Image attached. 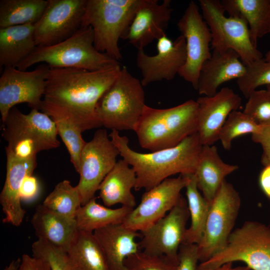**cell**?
I'll list each match as a JSON object with an SVG mask.
<instances>
[{"label": "cell", "instance_id": "6da1fadb", "mask_svg": "<svg viewBox=\"0 0 270 270\" xmlns=\"http://www.w3.org/2000/svg\"><path fill=\"white\" fill-rule=\"evenodd\" d=\"M120 70V64L97 70L50 68L40 110L70 120L82 132L102 126L96 107Z\"/></svg>", "mask_w": 270, "mask_h": 270}, {"label": "cell", "instance_id": "7a4b0ae2", "mask_svg": "<svg viewBox=\"0 0 270 270\" xmlns=\"http://www.w3.org/2000/svg\"><path fill=\"white\" fill-rule=\"evenodd\" d=\"M120 156L132 166L136 176V190H148L170 176L194 173L203 145L198 132L189 136L178 146L150 153L132 150L128 140L119 132L112 130L109 135Z\"/></svg>", "mask_w": 270, "mask_h": 270}, {"label": "cell", "instance_id": "3957f363", "mask_svg": "<svg viewBox=\"0 0 270 270\" xmlns=\"http://www.w3.org/2000/svg\"><path fill=\"white\" fill-rule=\"evenodd\" d=\"M198 108L193 100L164 109L146 105L134 130L140 146L158 151L176 146L197 133Z\"/></svg>", "mask_w": 270, "mask_h": 270}, {"label": "cell", "instance_id": "277c9868", "mask_svg": "<svg viewBox=\"0 0 270 270\" xmlns=\"http://www.w3.org/2000/svg\"><path fill=\"white\" fill-rule=\"evenodd\" d=\"M44 62L50 68L97 70L119 64L118 61L98 52L94 45L92 29L82 26L68 38L48 46H36L16 68L26 70Z\"/></svg>", "mask_w": 270, "mask_h": 270}, {"label": "cell", "instance_id": "5b68a950", "mask_svg": "<svg viewBox=\"0 0 270 270\" xmlns=\"http://www.w3.org/2000/svg\"><path fill=\"white\" fill-rule=\"evenodd\" d=\"M2 126V136L8 142L5 149L22 160L35 158L38 152L60 145L55 123L50 116L38 110L32 109L26 114L14 106Z\"/></svg>", "mask_w": 270, "mask_h": 270}, {"label": "cell", "instance_id": "8992f818", "mask_svg": "<svg viewBox=\"0 0 270 270\" xmlns=\"http://www.w3.org/2000/svg\"><path fill=\"white\" fill-rule=\"evenodd\" d=\"M140 0H87L82 26L92 29L94 45L100 52L119 61L118 41L123 38Z\"/></svg>", "mask_w": 270, "mask_h": 270}, {"label": "cell", "instance_id": "52a82bcc", "mask_svg": "<svg viewBox=\"0 0 270 270\" xmlns=\"http://www.w3.org/2000/svg\"><path fill=\"white\" fill-rule=\"evenodd\" d=\"M143 87L126 66L121 68L97 102L96 112L102 126L118 132L134 131L146 106Z\"/></svg>", "mask_w": 270, "mask_h": 270}, {"label": "cell", "instance_id": "ba28073f", "mask_svg": "<svg viewBox=\"0 0 270 270\" xmlns=\"http://www.w3.org/2000/svg\"><path fill=\"white\" fill-rule=\"evenodd\" d=\"M242 262L251 270H270V227L256 221H246L230 234L226 247L196 270H212L234 262Z\"/></svg>", "mask_w": 270, "mask_h": 270}, {"label": "cell", "instance_id": "9c48e42d", "mask_svg": "<svg viewBox=\"0 0 270 270\" xmlns=\"http://www.w3.org/2000/svg\"><path fill=\"white\" fill-rule=\"evenodd\" d=\"M199 2L203 19L211 32L213 50H232L245 66L263 58L251 40L245 20L238 16H226L221 1L200 0Z\"/></svg>", "mask_w": 270, "mask_h": 270}, {"label": "cell", "instance_id": "30bf717a", "mask_svg": "<svg viewBox=\"0 0 270 270\" xmlns=\"http://www.w3.org/2000/svg\"><path fill=\"white\" fill-rule=\"evenodd\" d=\"M240 204L239 193L225 180L211 204L203 234L198 244L200 262L208 260L226 247L233 231Z\"/></svg>", "mask_w": 270, "mask_h": 270}, {"label": "cell", "instance_id": "8fae6325", "mask_svg": "<svg viewBox=\"0 0 270 270\" xmlns=\"http://www.w3.org/2000/svg\"><path fill=\"white\" fill-rule=\"evenodd\" d=\"M104 129H99L86 142L80 154V180L76 186L82 206L94 197L95 193L106 175L116 164L120 155L118 148Z\"/></svg>", "mask_w": 270, "mask_h": 270}, {"label": "cell", "instance_id": "7c38bea8", "mask_svg": "<svg viewBox=\"0 0 270 270\" xmlns=\"http://www.w3.org/2000/svg\"><path fill=\"white\" fill-rule=\"evenodd\" d=\"M49 66L42 64L32 70L6 67L0 77V112L2 122L17 104L27 103L40 110Z\"/></svg>", "mask_w": 270, "mask_h": 270}, {"label": "cell", "instance_id": "4fadbf2b", "mask_svg": "<svg viewBox=\"0 0 270 270\" xmlns=\"http://www.w3.org/2000/svg\"><path fill=\"white\" fill-rule=\"evenodd\" d=\"M189 218L187 200L182 196L164 216L140 232V250L152 255L165 256L178 263V252Z\"/></svg>", "mask_w": 270, "mask_h": 270}, {"label": "cell", "instance_id": "5bb4252c", "mask_svg": "<svg viewBox=\"0 0 270 270\" xmlns=\"http://www.w3.org/2000/svg\"><path fill=\"white\" fill-rule=\"evenodd\" d=\"M189 181V174L168 178L142 194L138 205L125 218L122 224L140 232L164 216L178 203L180 192Z\"/></svg>", "mask_w": 270, "mask_h": 270}, {"label": "cell", "instance_id": "9a60e30c", "mask_svg": "<svg viewBox=\"0 0 270 270\" xmlns=\"http://www.w3.org/2000/svg\"><path fill=\"white\" fill-rule=\"evenodd\" d=\"M186 40V58L178 74L196 90L199 74L203 64L210 58L212 34L199 8L190 1L177 24Z\"/></svg>", "mask_w": 270, "mask_h": 270}, {"label": "cell", "instance_id": "2e32d148", "mask_svg": "<svg viewBox=\"0 0 270 270\" xmlns=\"http://www.w3.org/2000/svg\"><path fill=\"white\" fill-rule=\"evenodd\" d=\"M87 0H48L40 19L34 24L36 46L60 42L80 28Z\"/></svg>", "mask_w": 270, "mask_h": 270}, {"label": "cell", "instance_id": "e0dca14e", "mask_svg": "<svg viewBox=\"0 0 270 270\" xmlns=\"http://www.w3.org/2000/svg\"><path fill=\"white\" fill-rule=\"evenodd\" d=\"M156 50L154 56L146 54L144 49L138 50L136 63L144 86L162 80H172L186 62V44L181 34L174 41L166 35L161 37L157 40Z\"/></svg>", "mask_w": 270, "mask_h": 270}, {"label": "cell", "instance_id": "ac0fdd59", "mask_svg": "<svg viewBox=\"0 0 270 270\" xmlns=\"http://www.w3.org/2000/svg\"><path fill=\"white\" fill-rule=\"evenodd\" d=\"M171 0H140L132 20L122 39L138 50L166 35L173 9Z\"/></svg>", "mask_w": 270, "mask_h": 270}, {"label": "cell", "instance_id": "d6986e66", "mask_svg": "<svg viewBox=\"0 0 270 270\" xmlns=\"http://www.w3.org/2000/svg\"><path fill=\"white\" fill-rule=\"evenodd\" d=\"M198 134L202 145H213L229 114L238 110L242 98L232 89L224 87L214 95L199 97Z\"/></svg>", "mask_w": 270, "mask_h": 270}, {"label": "cell", "instance_id": "ffe728a7", "mask_svg": "<svg viewBox=\"0 0 270 270\" xmlns=\"http://www.w3.org/2000/svg\"><path fill=\"white\" fill-rule=\"evenodd\" d=\"M6 156V177L0 194V204L4 216V223L18 226L26 214L21 205L20 190L24 178L32 175L36 166V158L22 160L5 149Z\"/></svg>", "mask_w": 270, "mask_h": 270}, {"label": "cell", "instance_id": "44dd1931", "mask_svg": "<svg viewBox=\"0 0 270 270\" xmlns=\"http://www.w3.org/2000/svg\"><path fill=\"white\" fill-rule=\"evenodd\" d=\"M245 70L246 66L235 51L213 50L210 58L201 67L196 90L200 94L212 96L222 84L238 80Z\"/></svg>", "mask_w": 270, "mask_h": 270}, {"label": "cell", "instance_id": "7402d4cb", "mask_svg": "<svg viewBox=\"0 0 270 270\" xmlns=\"http://www.w3.org/2000/svg\"><path fill=\"white\" fill-rule=\"evenodd\" d=\"M93 233L104 251L109 270H126V258L140 250L136 240L140 232L122 224L108 226Z\"/></svg>", "mask_w": 270, "mask_h": 270}, {"label": "cell", "instance_id": "603a6c76", "mask_svg": "<svg viewBox=\"0 0 270 270\" xmlns=\"http://www.w3.org/2000/svg\"><path fill=\"white\" fill-rule=\"evenodd\" d=\"M31 223L38 239L46 240L66 252L78 232L75 218L50 210L42 204L36 208Z\"/></svg>", "mask_w": 270, "mask_h": 270}, {"label": "cell", "instance_id": "cb8c5ba5", "mask_svg": "<svg viewBox=\"0 0 270 270\" xmlns=\"http://www.w3.org/2000/svg\"><path fill=\"white\" fill-rule=\"evenodd\" d=\"M238 166L224 162L214 145H203L200 160L194 173L198 188L204 197L212 204L226 176Z\"/></svg>", "mask_w": 270, "mask_h": 270}, {"label": "cell", "instance_id": "d4e9b609", "mask_svg": "<svg viewBox=\"0 0 270 270\" xmlns=\"http://www.w3.org/2000/svg\"><path fill=\"white\" fill-rule=\"evenodd\" d=\"M130 166L124 159L118 160L100 184L99 195L106 206L120 204L131 208H135L136 200L132 190L135 188L136 176Z\"/></svg>", "mask_w": 270, "mask_h": 270}, {"label": "cell", "instance_id": "484cf974", "mask_svg": "<svg viewBox=\"0 0 270 270\" xmlns=\"http://www.w3.org/2000/svg\"><path fill=\"white\" fill-rule=\"evenodd\" d=\"M36 47L34 24L0 28V67H16Z\"/></svg>", "mask_w": 270, "mask_h": 270}, {"label": "cell", "instance_id": "4316f807", "mask_svg": "<svg viewBox=\"0 0 270 270\" xmlns=\"http://www.w3.org/2000/svg\"><path fill=\"white\" fill-rule=\"evenodd\" d=\"M221 3L229 16L245 20L251 40L256 46L258 38L270 33L269 0H222Z\"/></svg>", "mask_w": 270, "mask_h": 270}, {"label": "cell", "instance_id": "83f0119b", "mask_svg": "<svg viewBox=\"0 0 270 270\" xmlns=\"http://www.w3.org/2000/svg\"><path fill=\"white\" fill-rule=\"evenodd\" d=\"M67 252L74 270H109L104 251L93 232L78 231Z\"/></svg>", "mask_w": 270, "mask_h": 270}, {"label": "cell", "instance_id": "f1b7e54d", "mask_svg": "<svg viewBox=\"0 0 270 270\" xmlns=\"http://www.w3.org/2000/svg\"><path fill=\"white\" fill-rule=\"evenodd\" d=\"M133 208L122 206L116 208L104 206L94 197L82 206L75 217L78 231L94 232L100 228L122 224Z\"/></svg>", "mask_w": 270, "mask_h": 270}, {"label": "cell", "instance_id": "f546056e", "mask_svg": "<svg viewBox=\"0 0 270 270\" xmlns=\"http://www.w3.org/2000/svg\"><path fill=\"white\" fill-rule=\"evenodd\" d=\"M48 0H0V28L35 24L42 17Z\"/></svg>", "mask_w": 270, "mask_h": 270}, {"label": "cell", "instance_id": "4dcf8cb0", "mask_svg": "<svg viewBox=\"0 0 270 270\" xmlns=\"http://www.w3.org/2000/svg\"><path fill=\"white\" fill-rule=\"evenodd\" d=\"M185 188L190 224L187 228L182 244H198L203 234L211 203L199 192L194 174H189V181Z\"/></svg>", "mask_w": 270, "mask_h": 270}, {"label": "cell", "instance_id": "1f68e13d", "mask_svg": "<svg viewBox=\"0 0 270 270\" xmlns=\"http://www.w3.org/2000/svg\"><path fill=\"white\" fill-rule=\"evenodd\" d=\"M42 204L50 210L72 218H75L82 206L76 186H73L70 181L66 180L55 186L46 198Z\"/></svg>", "mask_w": 270, "mask_h": 270}, {"label": "cell", "instance_id": "d6a6232c", "mask_svg": "<svg viewBox=\"0 0 270 270\" xmlns=\"http://www.w3.org/2000/svg\"><path fill=\"white\" fill-rule=\"evenodd\" d=\"M260 126L243 112L234 110L229 114L222 126L218 140L224 150H230L234 140L246 134H256L259 131Z\"/></svg>", "mask_w": 270, "mask_h": 270}, {"label": "cell", "instance_id": "836d02e7", "mask_svg": "<svg viewBox=\"0 0 270 270\" xmlns=\"http://www.w3.org/2000/svg\"><path fill=\"white\" fill-rule=\"evenodd\" d=\"M50 117L55 123L58 134L68 150L71 162L76 171L78 173L81 152L86 142L82 137V130L67 118L56 115Z\"/></svg>", "mask_w": 270, "mask_h": 270}, {"label": "cell", "instance_id": "e575fe53", "mask_svg": "<svg viewBox=\"0 0 270 270\" xmlns=\"http://www.w3.org/2000/svg\"><path fill=\"white\" fill-rule=\"evenodd\" d=\"M236 82L246 98L258 87L270 86V62L262 58L246 66L244 73Z\"/></svg>", "mask_w": 270, "mask_h": 270}, {"label": "cell", "instance_id": "d590c367", "mask_svg": "<svg viewBox=\"0 0 270 270\" xmlns=\"http://www.w3.org/2000/svg\"><path fill=\"white\" fill-rule=\"evenodd\" d=\"M32 256L46 262L51 270H74L68 252L51 243L38 239L32 246Z\"/></svg>", "mask_w": 270, "mask_h": 270}, {"label": "cell", "instance_id": "8d00e7d4", "mask_svg": "<svg viewBox=\"0 0 270 270\" xmlns=\"http://www.w3.org/2000/svg\"><path fill=\"white\" fill-rule=\"evenodd\" d=\"M178 264L165 256L142 250L128 256L124 261L126 270H176Z\"/></svg>", "mask_w": 270, "mask_h": 270}, {"label": "cell", "instance_id": "74e56055", "mask_svg": "<svg viewBox=\"0 0 270 270\" xmlns=\"http://www.w3.org/2000/svg\"><path fill=\"white\" fill-rule=\"evenodd\" d=\"M243 112L258 125L270 120V92L256 90L248 98Z\"/></svg>", "mask_w": 270, "mask_h": 270}, {"label": "cell", "instance_id": "f35d334b", "mask_svg": "<svg viewBox=\"0 0 270 270\" xmlns=\"http://www.w3.org/2000/svg\"><path fill=\"white\" fill-rule=\"evenodd\" d=\"M198 250L197 244H181L178 252L176 270H196L199 261Z\"/></svg>", "mask_w": 270, "mask_h": 270}, {"label": "cell", "instance_id": "ab89813d", "mask_svg": "<svg viewBox=\"0 0 270 270\" xmlns=\"http://www.w3.org/2000/svg\"><path fill=\"white\" fill-rule=\"evenodd\" d=\"M260 126L259 131L252 134V140L260 144L262 150L261 162L265 166L270 165V120Z\"/></svg>", "mask_w": 270, "mask_h": 270}, {"label": "cell", "instance_id": "60d3db41", "mask_svg": "<svg viewBox=\"0 0 270 270\" xmlns=\"http://www.w3.org/2000/svg\"><path fill=\"white\" fill-rule=\"evenodd\" d=\"M40 192L38 180L32 175L26 176L22 182L20 190L21 200L29 202L34 200Z\"/></svg>", "mask_w": 270, "mask_h": 270}, {"label": "cell", "instance_id": "b9f144b4", "mask_svg": "<svg viewBox=\"0 0 270 270\" xmlns=\"http://www.w3.org/2000/svg\"><path fill=\"white\" fill-rule=\"evenodd\" d=\"M21 259L19 270H51L46 262L33 256L24 254Z\"/></svg>", "mask_w": 270, "mask_h": 270}, {"label": "cell", "instance_id": "7bdbcfd3", "mask_svg": "<svg viewBox=\"0 0 270 270\" xmlns=\"http://www.w3.org/2000/svg\"><path fill=\"white\" fill-rule=\"evenodd\" d=\"M260 187L270 200V165L264 166L258 177Z\"/></svg>", "mask_w": 270, "mask_h": 270}, {"label": "cell", "instance_id": "ee69618b", "mask_svg": "<svg viewBox=\"0 0 270 270\" xmlns=\"http://www.w3.org/2000/svg\"><path fill=\"white\" fill-rule=\"evenodd\" d=\"M212 270H251L248 266H233V262L226 263Z\"/></svg>", "mask_w": 270, "mask_h": 270}, {"label": "cell", "instance_id": "f6af8a7d", "mask_svg": "<svg viewBox=\"0 0 270 270\" xmlns=\"http://www.w3.org/2000/svg\"><path fill=\"white\" fill-rule=\"evenodd\" d=\"M22 259L18 258L14 260L6 266L4 270H19L20 266Z\"/></svg>", "mask_w": 270, "mask_h": 270}, {"label": "cell", "instance_id": "bcb514c9", "mask_svg": "<svg viewBox=\"0 0 270 270\" xmlns=\"http://www.w3.org/2000/svg\"><path fill=\"white\" fill-rule=\"evenodd\" d=\"M264 59L266 61L270 62V50H269L265 55Z\"/></svg>", "mask_w": 270, "mask_h": 270}, {"label": "cell", "instance_id": "7dc6e473", "mask_svg": "<svg viewBox=\"0 0 270 270\" xmlns=\"http://www.w3.org/2000/svg\"><path fill=\"white\" fill-rule=\"evenodd\" d=\"M266 90L270 92V86H266Z\"/></svg>", "mask_w": 270, "mask_h": 270}, {"label": "cell", "instance_id": "c3c4849f", "mask_svg": "<svg viewBox=\"0 0 270 270\" xmlns=\"http://www.w3.org/2000/svg\"></svg>", "mask_w": 270, "mask_h": 270}]
</instances>
